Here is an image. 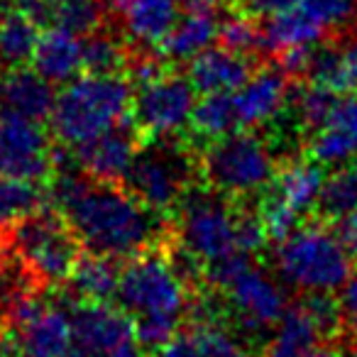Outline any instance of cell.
<instances>
[{"instance_id": "603a6c76", "label": "cell", "mask_w": 357, "mask_h": 357, "mask_svg": "<svg viewBox=\"0 0 357 357\" xmlns=\"http://www.w3.org/2000/svg\"><path fill=\"white\" fill-rule=\"evenodd\" d=\"M321 167L323 164H318L316 159H296V162L282 164L267 191L274 199L287 204L294 213H311L316 211L318 196H321L323 181H326Z\"/></svg>"}, {"instance_id": "e575fe53", "label": "cell", "mask_w": 357, "mask_h": 357, "mask_svg": "<svg viewBox=\"0 0 357 357\" xmlns=\"http://www.w3.org/2000/svg\"><path fill=\"white\" fill-rule=\"evenodd\" d=\"M189 333L194 335L204 357H250L245 345L228 331L220 326V321H204L191 323Z\"/></svg>"}, {"instance_id": "484cf974", "label": "cell", "mask_w": 357, "mask_h": 357, "mask_svg": "<svg viewBox=\"0 0 357 357\" xmlns=\"http://www.w3.org/2000/svg\"><path fill=\"white\" fill-rule=\"evenodd\" d=\"M47 204V189L42 181L0 174V240L8 243V233L35 215Z\"/></svg>"}, {"instance_id": "b9f144b4", "label": "cell", "mask_w": 357, "mask_h": 357, "mask_svg": "<svg viewBox=\"0 0 357 357\" xmlns=\"http://www.w3.org/2000/svg\"><path fill=\"white\" fill-rule=\"evenodd\" d=\"M159 357H204V355H201L199 345H196L194 335H191L189 331H184V333L178 331L176 335L162 347Z\"/></svg>"}, {"instance_id": "4dcf8cb0", "label": "cell", "mask_w": 357, "mask_h": 357, "mask_svg": "<svg viewBox=\"0 0 357 357\" xmlns=\"http://www.w3.org/2000/svg\"><path fill=\"white\" fill-rule=\"evenodd\" d=\"M84 45V71L86 74H123L128 69L130 50L98 27L81 40Z\"/></svg>"}, {"instance_id": "c3c4849f", "label": "cell", "mask_w": 357, "mask_h": 357, "mask_svg": "<svg viewBox=\"0 0 357 357\" xmlns=\"http://www.w3.org/2000/svg\"><path fill=\"white\" fill-rule=\"evenodd\" d=\"M13 10V0H0V25L6 20V15Z\"/></svg>"}, {"instance_id": "d6986e66", "label": "cell", "mask_w": 357, "mask_h": 357, "mask_svg": "<svg viewBox=\"0 0 357 357\" xmlns=\"http://www.w3.org/2000/svg\"><path fill=\"white\" fill-rule=\"evenodd\" d=\"M123 32L139 47H157L181 15L178 0H108Z\"/></svg>"}, {"instance_id": "ba28073f", "label": "cell", "mask_w": 357, "mask_h": 357, "mask_svg": "<svg viewBox=\"0 0 357 357\" xmlns=\"http://www.w3.org/2000/svg\"><path fill=\"white\" fill-rule=\"evenodd\" d=\"M6 248H10L22 259V264L45 289L69 282L71 269L81 257V243L71 233L64 215L47 208L17 223L8 233Z\"/></svg>"}, {"instance_id": "7dc6e473", "label": "cell", "mask_w": 357, "mask_h": 357, "mask_svg": "<svg viewBox=\"0 0 357 357\" xmlns=\"http://www.w3.org/2000/svg\"><path fill=\"white\" fill-rule=\"evenodd\" d=\"M308 357H345V352L335 350V347H316Z\"/></svg>"}, {"instance_id": "83f0119b", "label": "cell", "mask_w": 357, "mask_h": 357, "mask_svg": "<svg viewBox=\"0 0 357 357\" xmlns=\"http://www.w3.org/2000/svg\"><path fill=\"white\" fill-rule=\"evenodd\" d=\"M189 125L194 130V135L208 139V142L240 130V118L233 93H206L201 100H196Z\"/></svg>"}, {"instance_id": "8fae6325", "label": "cell", "mask_w": 357, "mask_h": 357, "mask_svg": "<svg viewBox=\"0 0 357 357\" xmlns=\"http://www.w3.org/2000/svg\"><path fill=\"white\" fill-rule=\"evenodd\" d=\"M10 323L20 357H71V313L56 303L37 296Z\"/></svg>"}, {"instance_id": "30bf717a", "label": "cell", "mask_w": 357, "mask_h": 357, "mask_svg": "<svg viewBox=\"0 0 357 357\" xmlns=\"http://www.w3.org/2000/svg\"><path fill=\"white\" fill-rule=\"evenodd\" d=\"M196 105V89L186 76L164 74L162 79L139 86L132 98V120L142 135L174 137L189 125Z\"/></svg>"}, {"instance_id": "7a4b0ae2", "label": "cell", "mask_w": 357, "mask_h": 357, "mask_svg": "<svg viewBox=\"0 0 357 357\" xmlns=\"http://www.w3.org/2000/svg\"><path fill=\"white\" fill-rule=\"evenodd\" d=\"M132 98L123 74H79L56 93L50 128L61 144L76 147L130 118Z\"/></svg>"}, {"instance_id": "3957f363", "label": "cell", "mask_w": 357, "mask_h": 357, "mask_svg": "<svg viewBox=\"0 0 357 357\" xmlns=\"http://www.w3.org/2000/svg\"><path fill=\"white\" fill-rule=\"evenodd\" d=\"M277 272L289 287L301 291L333 294L352 274V257L335 230L321 223L296 228L279 243Z\"/></svg>"}, {"instance_id": "1f68e13d", "label": "cell", "mask_w": 357, "mask_h": 357, "mask_svg": "<svg viewBox=\"0 0 357 357\" xmlns=\"http://www.w3.org/2000/svg\"><path fill=\"white\" fill-rule=\"evenodd\" d=\"M335 91H331L328 86L321 84H306V86H296L289 93V103H291V113L298 120V128L306 130V132H316L326 118L331 115L333 105L337 100Z\"/></svg>"}, {"instance_id": "2e32d148", "label": "cell", "mask_w": 357, "mask_h": 357, "mask_svg": "<svg viewBox=\"0 0 357 357\" xmlns=\"http://www.w3.org/2000/svg\"><path fill=\"white\" fill-rule=\"evenodd\" d=\"M308 157L326 167H340L357 157V93H340L326 123L311 132Z\"/></svg>"}, {"instance_id": "4316f807", "label": "cell", "mask_w": 357, "mask_h": 357, "mask_svg": "<svg viewBox=\"0 0 357 357\" xmlns=\"http://www.w3.org/2000/svg\"><path fill=\"white\" fill-rule=\"evenodd\" d=\"M308 81L328 86L335 93H357V42L316 47L308 66Z\"/></svg>"}, {"instance_id": "e0dca14e", "label": "cell", "mask_w": 357, "mask_h": 357, "mask_svg": "<svg viewBox=\"0 0 357 357\" xmlns=\"http://www.w3.org/2000/svg\"><path fill=\"white\" fill-rule=\"evenodd\" d=\"M54 100V84H50L35 69H0V115L45 123L50 120Z\"/></svg>"}, {"instance_id": "681fc988", "label": "cell", "mask_w": 357, "mask_h": 357, "mask_svg": "<svg viewBox=\"0 0 357 357\" xmlns=\"http://www.w3.org/2000/svg\"><path fill=\"white\" fill-rule=\"evenodd\" d=\"M345 357H357V333H352L350 342H347V352Z\"/></svg>"}, {"instance_id": "d6a6232c", "label": "cell", "mask_w": 357, "mask_h": 357, "mask_svg": "<svg viewBox=\"0 0 357 357\" xmlns=\"http://www.w3.org/2000/svg\"><path fill=\"white\" fill-rule=\"evenodd\" d=\"M105 0H54V25L86 37L103 25Z\"/></svg>"}, {"instance_id": "5b68a950", "label": "cell", "mask_w": 357, "mask_h": 357, "mask_svg": "<svg viewBox=\"0 0 357 357\" xmlns=\"http://www.w3.org/2000/svg\"><path fill=\"white\" fill-rule=\"evenodd\" d=\"M191 149L172 137H154L142 142L132 164L125 172L123 186L157 213L176 208L189 189L196 174H201L199 159L191 157Z\"/></svg>"}, {"instance_id": "7c38bea8", "label": "cell", "mask_w": 357, "mask_h": 357, "mask_svg": "<svg viewBox=\"0 0 357 357\" xmlns=\"http://www.w3.org/2000/svg\"><path fill=\"white\" fill-rule=\"evenodd\" d=\"M142 142L144 135L130 113V118H125L115 128L76 144L74 159L86 176L108 184H123L125 172L130 169Z\"/></svg>"}, {"instance_id": "f1b7e54d", "label": "cell", "mask_w": 357, "mask_h": 357, "mask_svg": "<svg viewBox=\"0 0 357 357\" xmlns=\"http://www.w3.org/2000/svg\"><path fill=\"white\" fill-rule=\"evenodd\" d=\"M352 211H357V162L340 164L331 176H326L316 204L318 218L331 223L345 218Z\"/></svg>"}, {"instance_id": "ee69618b", "label": "cell", "mask_w": 357, "mask_h": 357, "mask_svg": "<svg viewBox=\"0 0 357 357\" xmlns=\"http://www.w3.org/2000/svg\"><path fill=\"white\" fill-rule=\"evenodd\" d=\"M105 357H142L139 355V342H137V337H130V340H125V342H120L115 350H110Z\"/></svg>"}, {"instance_id": "60d3db41", "label": "cell", "mask_w": 357, "mask_h": 357, "mask_svg": "<svg viewBox=\"0 0 357 357\" xmlns=\"http://www.w3.org/2000/svg\"><path fill=\"white\" fill-rule=\"evenodd\" d=\"M316 6L333 25H345L357 15V0H316Z\"/></svg>"}, {"instance_id": "6da1fadb", "label": "cell", "mask_w": 357, "mask_h": 357, "mask_svg": "<svg viewBox=\"0 0 357 357\" xmlns=\"http://www.w3.org/2000/svg\"><path fill=\"white\" fill-rule=\"evenodd\" d=\"M54 172L50 196L89 252L123 259L169 243V223L162 213L137 201L123 184L96 181L81 169Z\"/></svg>"}, {"instance_id": "9a60e30c", "label": "cell", "mask_w": 357, "mask_h": 357, "mask_svg": "<svg viewBox=\"0 0 357 357\" xmlns=\"http://www.w3.org/2000/svg\"><path fill=\"white\" fill-rule=\"evenodd\" d=\"M289 93H291V84L279 66H262L252 71V76L233 93L240 128L250 130L272 123L289 103Z\"/></svg>"}, {"instance_id": "d4e9b609", "label": "cell", "mask_w": 357, "mask_h": 357, "mask_svg": "<svg viewBox=\"0 0 357 357\" xmlns=\"http://www.w3.org/2000/svg\"><path fill=\"white\" fill-rule=\"evenodd\" d=\"M120 267L108 255H81L71 269V298L74 301H110L118 294Z\"/></svg>"}, {"instance_id": "4fadbf2b", "label": "cell", "mask_w": 357, "mask_h": 357, "mask_svg": "<svg viewBox=\"0 0 357 357\" xmlns=\"http://www.w3.org/2000/svg\"><path fill=\"white\" fill-rule=\"evenodd\" d=\"M3 142H0V174L47 181L54 174V154H50V137L42 123L25 118L0 115Z\"/></svg>"}, {"instance_id": "8d00e7d4", "label": "cell", "mask_w": 357, "mask_h": 357, "mask_svg": "<svg viewBox=\"0 0 357 357\" xmlns=\"http://www.w3.org/2000/svg\"><path fill=\"white\" fill-rule=\"evenodd\" d=\"M303 306L311 313V318L316 321L318 331L323 337H335L342 331V313H340V303L333 294L328 291H311L303 298Z\"/></svg>"}, {"instance_id": "7402d4cb", "label": "cell", "mask_w": 357, "mask_h": 357, "mask_svg": "<svg viewBox=\"0 0 357 357\" xmlns=\"http://www.w3.org/2000/svg\"><path fill=\"white\" fill-rule=\"evenodd\" d=\"M218 10H184L176 25L157 45V54L164 61H191L218 40Z\"/></svg>"}, {"instance_id": "7bdbcfd3", "label": "cell", "mask_w": 357, "mask_h": 357, "mask_svg": "<svg viewBox=\"0 0 357 357\" xmlns=\"http://www.w3.org/2000/svg\"><path fill=\"white\" fill-rule=\"evenodd\" d=\"M335 235L340 238V243L345 245L352 262H357V211L347 213L345 218L335 220Z\"/></svg>"}, {"instance_id": "cb8c5ba5", "label": "cell", "mask_w": 357, "mask_h": 357, "mask_svg": "<svg viewBox=\"0 0 357 357\" xmlns=\"http://www.w3.org/2000/svg\"><path fill=\"white\" fill-rule=\"evenodd\" d=\"M323 340L316 321L301 301L287 306L284 316L274 326V335L264 357H308Z\"/></svg>"}, {"instance_id": "5bb4252c", "label": "cell", "mask_w": 357, "mask_h": 357, "mask_svg": "<svg viewBox=\"0 0 357 357\" xmlns=\"http://www.w3.org/2000/svg\"><path fill=\"white\" fill-rule=\"evenodd\" d=\"M69 313L74 333L71 357H105L120 342L135 337L130 313L108 301H74Z\"/></svg>"}, {"instance_id": "ac0fdd59", "label": "cell", "mask_w": 357, "mask_h": 357, "mask_svg": "<svg viewBox=\"0 0 357 357\" xmlns=\"http://www.w3.org/2000/svg\"><path fill=\"white\" fill-rule=\"evenodd\" d=\"M259 27H262V50L277 56L294 47L321 45L331 30V22L316 6V0H303L301 6L291 10L267 17Z\"/></svg>"}, {"instance_id": "f546056e", "label": "cell", "mask_w": 357, "mask_h": 357, "mask_svg": "<svg viewBox=\"0 0 357 357\" xmlns=\"http://www.w3.org/2000/svg\"><path fill=\"white\" fill-rule=\"evenodd\" d=\"M42 27L20 10H10L0 25V69L25 66L40 40Z\"/></svg>"}, {"instance_id": "8992f818", "label": "cell", "mask_w": 357, "mask_h": 357, "mask_svg": "<svg viewBox=\"0 0 357 357\" xmlns=\"http://www.w3.org/2000/svg\"><path fill=\"white\" fill-rule=\"evenodd\" d=\"M120 308L130 316H174L186 318L189 313V282L174 267L164 245L130 257L120 267L118 282Z\"/></svg>"}, {"instance_id": "9c48e42d", "label": "cell", "mask_w": 357, "mask_h": 357, "mask_svg": "<svg viewBox=\"0 0 357 357\" xmlns=\"http://www.w3.org/2000/svg\"><path fill=\"white\" fill-rule=\"evenodd\" d=\"M178 208L176 243L201 264L213 262L240 252L235 243V211L225 196L213 189H194L181 199Z\"/></svg>"}, {"instance_id": "816d5d0a", "label": "cell", "mask_w": 357, "mask_h": 357, "mask_svg": "<svg viewBox=\"0 0 357 357\" xmlns=\"http://www.w3.org/2000/svg\"><path fill=\"white\" fill-rule=\"evenodd\" d=\"M3 248H6V243H3V240H0V250H3Z\"/></svg>"}, {"instance_id": "f907efd6", "label": "cell", "mask_w": 357, "mask_h": 357, "mask_svg": "<svg viewBox=\"0 0 357 357\" xmlns=\"http://www.w3.org/2000/svg\"><path fill=\"white\" fill-rule=\"evenodd\" d=\"M0 142H3V123H0Z\"/></svg>"}, {"instance_id": "44dd1931", "label": "cell", "mask_w": 357, "mask_h": 357, "mask_svg": "<svg viewBox=\"0 0 357 357\" xmlns=\"http://www.w3.org/2000/svg\"><path fill=\"white\" fill-rule=\"evenodd\" d=\"M32 69L50 84H69L84 71V45L81 37L64 27H45L32 52Z\"/></svg>"}, {"instance_id": "ab89813d", "label": "cell", "mask_w": 357, "mask_h": 357, "mask_svg": "<svg viewBox=\"0 0 357 357\" xmlns=\"http://www.w3.org/2000/svg\"><path fill=\"white\" fill-rule=\"evenodd\" d=\"M340 313H342V326L350 328L352 333H357V269L345 279V284L340 287Z\"/></svg>"}, {"instance_id": "277c9868", "label": "cell", "mask_w": 357, "mask_h": 357, "mask_svg": "<svg viewBox=\"0 0 357 357\" xmlns=\"http://www.w3.org/2000/svg\"><path fill=\"white\" fill-rule=\"evenodd\" d=\"M199 169L208 189L240 201L250 194H262L272 184L279 162L259 135L235 130L208 142L199 159Z\"/></svg>"}, {"instance_id": "ffe728a7", "label": "cell", "mask_w": 357, "mask_h": 357, "mask_svg": "<svg viewBox=\"0 0 357 357\" xmlns=\"http://www.w3.org/2000/svg\"><path fill=\"white\" fill-rule=\"evenodd\" d=\"M252 56L238 54L228 47H208L189 61L186 79L196 93H233L252 76Z\"/></svg>"}, {"instance_id": "f6af8a7d", "label": "cell", "mask_w": 357, "mask_h": 357, "mask_svg": "<svg viewBox=\"0 0 357 357\" xmlns=\"http://www.w3.org/2000/svg\"><path fill=\"white\" fill-rule=\"evenodd\" d=\"M220 0H178L181 10H218Z\"/></svg>"}, {"instance_id": "f5cc1de1", "label": "cell", "mask_w": 357, "mask_h": 357, "mask_svg": "<svg viewBox=\"0 0 357 357\" xmlns=\"http://www.w3.org/2000/svg\"><path fill=\"white\" fill-rule=\"evenodd\" d=\"M0 323H3V321H0Z\"/></svg>"}, {"instance_id": "52a82bcc", "label": "cell", "mask_w": 357, "mask_h": 357, "mask_svg": "<svg viewBox=\"0 0 357 357\" xmlns=\"http://www.w3.org/2000/svg\"><path fill=\"white\" fill-rule=\"evenodd\" d=\"M211 287L225 291L230 311L243 331L267 333L287 311V296L269 274L250 262V255L235 252L204 269Z\"/></svg>"}, {"instance_id": "d590c367", "label": "cell", "mask_w": 357, "mask_h": 357, "mask_svg": "<svg viewBox=\"0 0 357 357\" xmlns=\"http://www.w3.org/2000/svg\"><path fill=\"white\" fill-rule=\"evenodd\" d=\"M257 213H259V218H262V225H264V230H267V238L272 240V243L287 240L289 235L298 228V223H301V215L294 213V211L289 208L287 204H282L279 199H274L267 189H264L262 196H259Z\"/></svg>"}, {"instance_id": "836d02e7", "label": "cell", "mask_w": 357, "mask_h": 357, "mask_svg": "<svg viewBox=\"0 0 357 357\" xmlns=\"http://www.w3.org/2000/svg\"><path fill=\"white\" fill-rule=\"evenodd\" d=\"M218 42L220 47H228V50L238 52V54L255 56L262 50V27L257 25L255 17L235 10L233 15L220 17Z\"/></svg>"}, {"instance_id": "74e56055", "label": "cell", "mask_w": 357, "mask_h": 357, "mask_svg": "<svg viewBox=\"0 0 357 357\" xmlns=\"http://www.w3.org/2000/svg\"><path fill=\"white\" fill-rule=\"evenodd\" d=\"M235 243L243 255H255L264 248V243H269L267 230L262 225L257 208H240L235 211Z\"/></svg>"}, {"instance_id": "f35d334b", "label": "cell", "mask_w": 357, "mask_h": 357, "mask_svg": "<svg viewBox=\"0 0 357 357\" xmlns=\"http://www.w3.org/2000/svg\"><path fill=\"white\" fill-rule=\"evenodd\" d=\"M303 0H235L240 13L255 17V20H267L272 15H279V13H287L291 8L301 6Z\"/></svg>"}, {"instance_id": "bcb514c9", "label": "cell", "mask_w": 357, "mask_h": 357, "mask_svg": "<svg viewBox=\"0 0 357 357\" xmlns=\"http://www.w3.org/2000/svg\"><path fill=\"white\" fill-rule=\"evenodd\" d=\"M17 347H15V340L6 335V328L0 323V357H15Z\"/></svg>"}]
</instances>
